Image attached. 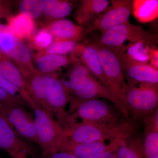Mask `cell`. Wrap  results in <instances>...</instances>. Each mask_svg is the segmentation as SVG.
Instances as JSON below:
<instances>
[{"mask_svg":"<svg viewBox=\"0 0 158 158\" xmlns=\"http://www.w3.org/2000/svg\"><path fill=\"white\" fill-rule=\"evenodd\" d=\"M25 79L28 93L34 102L65 131H70L77 123L67 110L69 98L67 87L56 74L34 72Z\"/></svg>","mask_w":158,"mask_h":158,"instance_id":"1","label":"cell"},{"mask_svg":"<svg viewBox=\"0 0 158 158\" xmlns=\"http://www.w3.org/2000/svg\"><path fill=\"white\" fill-rule=\"evenodd\" d=\"M73 66L69 74V94L83 99L99 98L115 105L127 119H129V108L122 100L109 88L103 85L82 64L77 57L72 55Z\"/></svg>","mask_w":158,"mask_h":158,"instance_id":"2","label":"cell"},{"mask_svg":"<svg viewBox=\"0 0 158 158\" xmlns=\"http://www.w3.org/2000/svg\"><path fill=\"white\" fill-rule=\"evenodd\" d=\"M136 127L137 123L131 118L120 124L77 123L70 131H66L63 141L75 143L123 141L135 134Z\"/></svg>","mask_w":158,"mask_h":158,"instance_id":"3","label":"cell"},{"mask_svg":"<svg viewBox=\"0 0 158 158\" xmlns=\"http://www.w3.org/2000/svg\"><path fill=\"white\" fill-rule=\"evenodd\" d=\"M69 95L68 112L77 122L79 118L82 123L120 124L129 119L108 101L99 98L83 99Z\"/></svg>","mask_w":158,"mask_h":158,"instance_id":"4","label":"cell"},{"mask_svg":"<svg viewBox=\"0 0 158 158\" xmlns=\"http://www.w3.org/2000/svg\"><path fill=\"white\" fill-rule=\"evenodd\" d=\"M126 101L137 123L152 116L158 106V84L127 83Z\"/></svg>","mask_w":158,"mask_h":158,"instance_id":"5","label":"cell"},{"mask_svg":"<svg viewBox=\"0 0 158 158\" xmlns=\"http://www.w3.org/2000/svg\"><path fill=\"white\" fill-rule=\"evenodd\" d=\"M29 105L34 111L35 127L41 154L57 152L59 144L65 137L66 131L33 99Z\"/></svg>","mask_w":158,"mask_h":158,"instance_id":"6","label":"cell"},{"mask_svg":"<svg viewBox=\"0 0 158 158\" xmlns=\"http://www.w3.org/2000/svg\"><path fill=\"white\" fill-rule=\"evenodd\" d=\"M98 41L102 45L113 50L124 52V44L127 41L130 45L142 43L154 45L157 44V39L153 34L143 28L132 24L129 21L109 29L101 35Z\"/></svg>","mask_w":158,"mask_h":158,"instance_id":"7","label":"cell"},{"mask_svg":"<svg viewBox=\"0 0 158 158\" xmlns=\"http://www.w3.org/2000/svg\"><path fill=\"white\" fill-rule=\"evenodd\" d=\"M0 53L15 63L24 77L35 72L31 49L9 31L7 25L0 24Z\"/></svg>","mask_w":158,"mask_h":158,"instance_id":"8","label":"cell"},{"mask_svg":"<svg viewBox=\"0 0 158 158\" xmlns=\"http://www.w3.org/2000/svg\"><path fill=\"white\" fill-rule=\"evenodd\" d=\"M91 43L97 52L101 66L111 90L127 106L125 97L127 82L118 57L112 49L102 45L98 40Z\"/></svg>","mask_w":158,"mask_h":158,"instance_id":"9","label":"cell"},{"mask_svg":"<svg viewBox=\"0 0 158 158\" xmlns=\"http://www.w3.org/2000/svg\"><path fill=\"white\" fill-rule=\"evenodd\" d=\"M1 112L15 133L25 141L39 145L34 116L25 108L0 102Z\"/></svg>","mask_w":158,"mask_h":158,"instance_id":"10","label":"cell"},{"mask_svg":"<svg viewBox=\"0 0 158 158\" xmlns=\"http://www.w3.org/2000/svg\"><path fill=\"white\" fill-rule=\"evenodd\" d=\"M112 50L119 59L125 78L127 81V83L158 84V69L146 62L135 59L123 51Z\"/></svg>","mask_w":158,"mask_h":158,"instance_id":"11","label":"cell"},{"mask_svg":"<svg viewBox=\"0 0 158 158\" xmlns=\"http://www.w3.org/2000/svg\"><path fill=\"white\" fill-rule=\"evenodd\" d=\"M111 6L98 16L93 23L85 28L86 33L98 30L101 35L109 29L129 21L132 12L133 1L112 0Z\"/></svg>","mask_w":158,"mask_h":158,"instance_id":"12","label":"cell"},{"mask_svg":"<svg viewBox=\"0 0 158 158\" xmlns=\"http://www.w3.org/2000/svg\"><path fill=\"white\" fill-rule=\"evenodd\" d=\"M0 148L11 156L21 152H24L34 158L39 155L34 146L19 137L11 128L0 109Z\"/></svg>","mask_w":158,"mask_h":158,"instance_id":"13","label":"cell"},{"mask_svg":"<svg viewBox=\"0 0 158 158\" xmlns=\"http://www.w3.org/2000/svg\"><path fill=\"white\" fill-rule=\"evenodd\" d=\"M122 142L98 141L75 143L63 141L59 145L58 151L69 153L77 158H94L104 153L114 151Z\"/></svg>","mask_w":158,"mask_h":158,"instance_id":"14","label":"cell"},{"mask_svg":"<svg viewBox=\"0 0 158 158\" xmlns=\"http://www.w3.org/2000/svg\"><path fill=\"white\" fill-rule=\"evenodd\" d=\"M73 55H77L80 61L90 73L103 85L113 91L102 69L97 52L91 43L78 44Z\"/></svg>","mask_w":158,"mask_h":158,"instance_id":"15","label":"cell"},{"mask_svg":"<svg viewBox=\"0 0 158 158\" xmlns=\"http://www.w3.org/2000/svg\"><path fill=\"white\" fill-rule=\"evenodd\" d=\"M45 28L53 36L55 40L77 41L84 39L86 34L84 27L64 18L52 21Z\"/></svg>","mask_w":158,"mask_h":158,"instance_id":"16","label":"cell"},{"mask_svg":"<svg viewBox=\"0 0 158 158\" xmlns=\"http://www.w3.org/2000/svg\"><path fill=\"white\" fill-rule=\"evenodd\" d=\"M107 0H83L78 6L75 18L79 26H90L108 8Z\"/></svg>","mask_w":158,"mask_h":158,"instance_id":"17","label":"cell"},{"mask_svg":"<svg viewBox=\"0 0 158 158\" xmlns=\"http://www.w3.org/2000/svg\"><path fill=\"white\" fill-rule=\"evenodd\" d=\"M71 63L66 56L45 54L40 52L34 57V70L42 74H55V73Z\"/></svg>","mask_w":158,"mask_h":158,"instance_id":"18","label":"cell"},{"mask_svg":"<svg viewBox=\"0 0 158 158\" xmlns=\"http://www.w3.org/2000/svg\"><path fill=\"white\" fill-rule=\"evenodd\" d=\"M0 76L17 86L23 91L27 99L31 97L28 91L25 79L20 70L13 61L0 53Z\"/></svg>","mask_w":158,"mask_h":158,"instance_id":"19","label":"cell"},{"mask_svg":"<svg viewBox=\"0 0 158 158\" xmlns=\"http://www.w3.org/2000/svg\"><path fill=\"white\" fill-rule=\"evenodd\" d=\"M7 25L11 34L21 40L31 38L35 29V23L27 15L19 13L17 15L9 16Z\"/></svg>","mask_w":158,"mask_h":158,"instance_id":"20","label":"cell"},{"mask_svg":"<svg viewBox=\"0 0 158 158\" xmlns=\"http://www.w3.org/2000/svg\"><path fill=\"white\" fill-rule=\"evenodd\" d=\"M115 154L116 158H144V137L131 136L118 145Z\"/></svg>","mask_w":158,"mask_h":158,"instance_id":"21","label":"cell"},{"mask_svg":"<svg viewBox=\"0 0 158 158\" xmlns=\"http://www.w3.org/2000/svg\"><path fill=\"white\" fill-rule=\"evenodd\" d=\"M133 12L138 21L147 23L156 19L158 17L157 0H135L133 1Z\"/></svg>","mask_w":158,"mask_h":158,"instance_id":"22","label":"cell"},{"mask_svg":"<svg viewBox=\"0 0 158 158\" xmlns=\"http://www.w3.org/2000/svg\"><path fill=\"white\" fill-rule=\"evenodd\" d=\"M44 14L52 21L69 15L73 6L72 3L67 1L44 0Z\"/></svg>","mask_w":158,"mask_h":158,"instance_id":"23","label":"cell"},{"mask_svg":"<svg viewBox=\"0 0 158 158\" xmlns=\"http://www.w3.org/2000/svg\"><path fill=\"white\" fill-rule=\"evenodd\" d=\"M144 158H158V126L144 123Z\"/></svg>","mask_w":158,"mask_h":158,"instance_id":"24","label":"cell"},{"mask_svg":"<svg viewBox=\"0 0 158 158\" xmlns=\"http://www.w3.org/2000/svg\"><path fill=\"white\" fill-rule=\"evenodd\" d=\"M43 0H23L19 5L20 13L27 15L32 19H37L44 12Z\"/></svg>","mask_w":158,"mask_h":158,"instance_id":"25","label":"cell"},{"mask_svg":"<svg viewBox=\"0 0 158 158\" xmlns=\"http://www.w3.org/2000/svg\"><path fill=\"white\" fill-rule=\"evenodd\" d=\"M77 44V41L73 40H55L46 49L40 52L45 54L66 56L68 54L73 53Z\"/></svg>","mask_w":158,"mask_h":158,"instance_id":"26","label":"cell"},{"mask_svg":"<svg viewBox=\"0 0 158 158\" xmlns=\"http://www.w3.org/2000/svg\"><path fill=\"white\" fill-rule=\"evenodd\" d=\"M31 40L34 48L40 52L46 49L55 40L49 31L44 27L31 37Z\"/></svg>","mask_w":158,"mask_h":158,"instance_id":"27","label":"cell"},{"mask_svg":"<svg viewBox=\"0 0 158 158\" xmlns=\"http://www.w3.org/2000/svg\"><path fill=\"white\" fill-rule=\"evenodd\" d=\"M0 87L10 95L24 100L28 103L27 97L23 91L20 90L17 86L1 76H0Z\"/></svg>","mask_w":158,"mask_h":158,"instance_id":"28","label":"cell"},{"mask_svg":"<svg viewBox=\"0 0 158 158\" xmlns=\"http://www.w3.org/2000/svg\"><path fill=\"white\" fill-rule=\"evenodd\" d=\"M41 158H77L69 153L58 151L56 152L41 154Z\"/></svg>","mask_w":158,"mask_h":158,"instance_id":"29","label":"cell"},{"mask_svg":"<svg viewBox=\"0 0 158 158\" xmlns=\"http://www.w3.org/2000/svg\"><path fill=\"white\" fill-rule=\"evenodd\" d=\"M94 158H116L115 151L104 153Z\"/></svg>","mask_w":158,"mask_h":158,"instance_id":"30","label":"cell"},{"mask_svg":"<svg viewBox=\"0 0 158 158\" xmlns=\"http://www.w3.org/2000/svg\"><path fill=\"white\" fill-rule=\"evenodd\" d=\"M6 6L4 2L0 1V17L7 15V9Z\"/></svg>","mask_w":158,"mask_h":158,"instance_id":"31","label":"cell"},{"mask_svg":"<svg viewBox=\"0 0 158 158\" xmlns=\"http://www.w3.org/2000/svg\"><path fill=\"white\" fill-rule=\"evenodd\" d=\"M28 154L24 152H21L12 156V158H28Z\"/></svg>","mask_w":158,"mask_h":158,"instance_id":"32","label":"cell"}]
</instances>
